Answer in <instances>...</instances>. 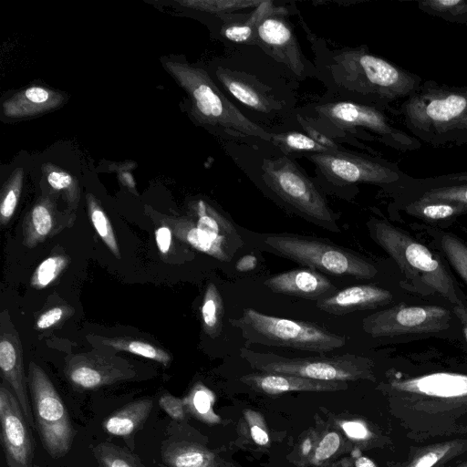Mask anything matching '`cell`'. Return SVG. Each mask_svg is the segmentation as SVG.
Here are the masks:
<instances>
[{
	"instance_id": "ee69618b",
	"label": "cell",
	"mask_w": 467,
	"mask_h": 467,
	"mask_svg": "<svg viewBox=\"0 0 467 467\" xmlns=\"http://www.w3.org/2000/svg\"><path fill=\"white\" fill-rule=\"evenodd\" d=\"M75 309L69 305H57L43 311L36 319L35 328L46 330L57 327L73 316Z\"/></svg>"
},
{
	"instance_id": "cb8c5ba5",
	"label": "cell",
	"mask_w": 467,
	"mask_h": 467,
	"mask_svg": "<svg viewBox=\"0 0 467 467\" xmlns=\"http://www.w3.org/2000/svg\"><path fill=\"white\" fill-rule=\"evenodd\" d=\"M67 100L64 93L42 86L21 89L2 103V113L11 119H26L55 110Z\"/></svg>"
},
{
	"instance_id": "c3c4849f",
	"label": "cell",
	"mask_w": 467,
	"mask_h": 467,
	"mask_svg": "<svg viewBox=\"0 0 467 467\" xmlns=\"http://www.w3.org/2000/svg\"><path fill=\"white\" fill-rule=\"evenodd\" d=\"M319 437L316 430H311L300 441L296 449V467H306V461L314 451Z\"/></svg>"
},
{
	"instance_id": "83f0119b",
	"label": "cell",
	"mask_w": 467,
	"mask_h": 467,
	"mask_svg": "<svg viewBox=\"0 0 467 467\" xmlns=\"http://www.w3.org/2000/svg\"><path fill=\"white\" fill-rule=\"evenodd\" d=\"M404 209L409 214L428 222H448L467 213V205L445 201L411 199Z\"/></svg>"
},
{
	"instance_id": "4fadbf2b",
	"label": "cell",
	"mask_w": 467,
	"mask_h": 467,
	"mask_svg": "<svg viewBox=\"0 0 467 467\" xmlns=\"http://www.w3.org/2000/svg\"><path fill=\"white\" fill-rule=\"evenodd\" d=\"M451 318L442 306L399 305L366 317L362 328L373 337L435 333L447 329Z\"/></svg>"
},
{
	"instance_id": "52a82bcc",
	"label": "cell",
	"mask_w": 467,
	"mask_h": 467,
	"mask_svg": "<svg viewBox=\"0 0 467 467\" xmlns=\"http://www.w3.org/2000/svg\"><path fill=\"white\" fill-rule=\"evenodd\" d=\"M152 221L167 225L173 235L199 252L230 262L244 245L231 218L202 198L189 203L186 215L174 216L147 209Z\"/></svg>"
},
{
	"instance_id": "d590c367",
	"label": "cell",
	"mask_w": 467,
	"mask_h": 467,
	"mask_svg": "<svg viewBox=\"0 0 467 467\" xmlns=\"http://www.w3.org/2000/svg\"><path fill=\"white\" fill-rule=\"evenodd\" d=\"M467 0H423L417 2L425 14L440 17L450 23L465 24L463 13Z\"/></svg>"
},
{
	"instance_id": "44dd1931",
	"label": "cell",
	"mask_w": 467,
	"mask_h": 467,
	"mask_svg": "<svg viewBox=\"0 0 467 467\" xmlns=\"http://www.w3.org/2000/svg\"><path fill=\"white\" fill-rule=\"evenodd\" d=\"M392 294L373 285H357L337 290L317 301V306L328 314L342 316L356 311L374 309L391 302Z\"/></svg>"
},
{
	"instance_id": "bcb514c9",
	"label": "cell",
	"mask_w": 467,
	"mask_h": 467,
	"mask_svg": "<svg viewBox=\"0 0 467 467\" xmlns=\"http://www.w3.org/2000/svg\"><path fill=\"white\" fill-rule=\"evenodd\" d=\"M256 24L248 17L244 23L229 24L223 27V37L229 41L240 44L254 43Z\"/></svg>"
},
{
	"instance_id": "ba28073f",
	"label": "cell",
	"mask_w": 467,
	"mask_h": 467,
	"mask_svg": "<svg viewBox=\"0 0 467 467\" xmlns=\"http://www.w3.org/2000/svg\"><path fill=\"white\" fill-rule=\"evenodd\" d=\"M230 323L250 343L325 353L345 346L347 339L317 324L270 316L251 307Z\"/></svg>"
},
{
	"instance_id": "680465c9",
	"label": "cell",
	"mask_w": 467,
	"mask_h": 467,
	"mask_svg": "<svg viewBox=\"0 0 467 467\" xmlns=\"http://www.w3.org/2000/svg\"><path fill=\"white\" fill-rule=\"evenodd\" d=\"M459 467H467V462H465L464 464L459 466Z\"/></svg>"
},
{
	"instance_id": "4dcf8cb0",
	"label": "cell",
	"mask_w": 467,
	"mask_h": 467,
	"mask_svg": "<svg viewBox=\"0 0 467 467\" xmlns=\"http://www.w3.org/2000/svg\"><path fill=\"white\" fill-rule=\"evenodd\" d=\"M88 213L99 238L104 242L115 257L120 258L119 244L114 234L110 220L103 210L99 200L92 194H86Z\"/></svg>"
},
{
	"instance_id": "7a4b0ae2",
	"label": "cell",
	"mask_w": 467,
	"mask_h": 467,
	"mask_svg": "<svg viewBox=\"0 0 467 467\" xmlns=\"http://www.w3.org/2000/svg\"><path fill=\"white\" fill-rule=\"evenodd\" d=\"M400 117L410 135L433 148L467 144V86L423 80L401 101Z\"/></svg>"
},
{
	"instance_id": "7c38bea8",
	"label": "cell",
	"mask_w": 467,
	"mask_h": 467,
	"mask_svg": "<svg viewBox=\"0 0 467 467\" xmlns=\"http://www.w3.org/2000/svg\"><path fill=\"white\" fill-rule=\"evenodd\" d=\"M27 383L41 442L51 457L61 458L68 452L74 438L67 408L47 374L35 362L29 364Z\"/></svg>"
},
{
	"instance_id": "d6a6232c",
	"label": "cell",
	"mask_w": 467,
	"mask_h": 467,
	"mask_svg": "<svg viewBox=\"0 0 467 467\" xmlns=\"http://www.w3.org/2000/svg\"><path fill=\"white\" fill-rule=\"evenodd\" d=\"M272 144L278 147L284 154L326 152L330 150L317 143L306 133L299 131L273 132Z\"/></svg>"
},
{
	"instance_id": "60d3db41",
	"label": "cell",
	"mask_w": 467,
	"mask_h": 467,
	"mask_svg": "<svg viewBox=\"0 0 467 467\" xmlns=\"http://www.w3.org/2000/svg\"><path fill=\"white\" fill-rule=\"evenodd\" d=\"M440 246L451 265L467 284V244L455 234L445 233L440 238Z\"/></svg>"
},
{
	"instance_id": "74e56055",
	"label": "cell",
	"mask_w": 467,
	"mask_h": 467,
	"mask_svg": "<svg viewBox=\"0 0 467 467\" xmlns=\"http://www.w3.org/2000/svg\"><path fill=\"white\" fill-rule=\"evenodd\" d=\"M409 190H412L411 199L454 202L467 205V182L408 189L406 191Z\"/></svg>"
},
{
	"instance_id": "277c9868",
	"label": "cell",
	"mask_w": 467,
	"mask_h": 467,
	"mask_svg": "<svg viewBox=\"0 0 467 467\" xmlns=\"http://www.w3.org/2000/svg\"><path fill=\"white\" fill-rule=\"evenodd\" d=\"M373 239L396 262L410 289L421 295H440L454 306H464L453 277L439 256L403 230L379 219H372Z\"/></svg>"
},
{
	"instance_id": "5bb4252c",
	"label": "cell",
	"mask_w": 467,
	"mask_h": 467,
	"mask_svg": "<svg viewBox=\"0 0 467 467\" xmlns=\"http://www.w3.org/2000/svg\"><path fill=\"white\" fill-rule=\"evenodd\" d=\"M65 375L78 389H96L136 377L134 366L113 351L94 348L70 355L64 368Z\"/></svg>"
},
{
	"instance_id": "9f6ffc18",
	"label": "cell",
	"mask_w": 467,
	"mask_h": 467,
	"mask_svg": "<svg viewBox=\"0 0 467 467\" xmlns=\"http://www.w3.org/2000/svg\"><path fill=\"white\" fill-rule=\"evenodd\" d=\"M463 13H464V16H465V25H467V3L465 5V6H464Z\"/></svg>"
},
{
	"instance_id": "e575fe53",
	"label": "cell",
	"mask_w": 467,
	"mask_h": 467,
	"mask_svg": "<svg viewBox=\"0 0 467 467\" xmlns=\"http://www.w3.org/2000/svg\"><path fill=\"white\" fill-rule=\"evenodd\" d=\"M213 392L201 383L194 385L188 396L183 399L187 411L207 423L220 421L213 411Z\"/></svg>"
},
{
	"instance_id": "3957f363",
	"label": "cell",
	"mask_w": 467,
	"mask_h": 467,
	"mask_svg": "<svg viewBox=\"0 0 467 467\" xmlns=\"http://www.w3.org/2000/svg\"><path fill=\"white\" fill-rule=\"evenodd\" d=\"M167 72L186 92L191 113L200 124L223 138L272 144L273 132L252 121L219 89L202 67L177 60H163Z\"/></svg>"
},
{
	"instance_id": "6f0895ef",
	"label": "cell",
	"mask_w": 467,
	"mask_h": 467,
	"mask_svg": "<svg viewBox=\"0 0 467 467\" xmlns=\"http://www.w3.org/2000/svg\"><path fill=\"white\" fill-rule=\"evenodd\" d=\"M463 325V333H464V336L466 337V340H467V324H462Z\"/></svg>"
},
{
	"instance_id": "11a10c76",
	"label": "cell",
	"mask_w": 467,
	"mask_h": 467,
	"mask_svg": "<svg viewBox=\"0 0 467 467\" xmlns=\"http://www.w3.org/2000/svg\"><path fill=\"white\" fill-rule=\"evenodd\" d=\"M453 313L459 317L462 324H467V307L454 306Z\"/></svg>"
},
{
	"instance_id": "7bdbcfd3",
	"label": "cell",
	"mask_w": 467,
	"mask_h": 467,
	"mask_svg": "<svg viewBox=\"0 0 467 467\" xmlns=\"http://www.w3.org/2000/svg\"><path fill=\"white\" fill-rule=\"evenodd\" d=\"M243 420L253 442L261 447L270 445V436L264 416L254 410H244Z\"/></svg>"
},
{
	"instance_id": "f5cc1de1",
	"label": "cell",
	"mask_w": 467,
	"mask_h": 467,
	"mask_svg": "<svg viewBox=\"0 0 467 467\" xmlns=\"http://www.w3.org/2000/svg\"><path fill=\"white\" fill-rule=\"evenodd\" d=\"M256 263V258L254 255H244L236 263V269L240 272L250 271L255 267Z\"/></svg>"
},
{
	"instance_id": "b9f144b4",
	"label": "cell",
	"mask_w": 467,
	"mask_h": 467,
	"mask_svg": "<svg viewBox=\"0 0 467 467\" xmlns=\"http://www.w3.org/2000/svg\"><path fill=\"white\" fill-rule=\"evenodd\" d=\"M343 440L341 434L337 431H327L320 435L314 451L308 458L306 467H319L335 456Z\"/></svg>"
},
{
	"instance_id": "5b68a950",
	"label": "cell",
	"mask_w": 467,
	"mask_h": 467,
	"mask_svg": "<svg viewBox=\"0 0 467 467\" xmlns=\"http://www.w3.org/2000/svg\"><path fill=\"white\" fill-rule=\"evenodd\" d=\"M300 114V113H299ZM327 137L337 138L347 132L375 139L400 152L420 148L421 142L398 127L386 111L351 100H332L310 106L300 114Z\"/></svg>"
},
{
	"instance_id": "1f68e13d",
	"label": "cell",
	"mask_w": 467,
	"mask_h": 467,
	"mask_svg": "<svg viewBox=\"0 0 467 467\" xmlns=\"http://www.w3.org/2000/svg\"><path fill=\"white\" fill-rule=\"evenodd\" d=\"M467 448L466 441H451L425 448L405 467H434L437 464L461 453Z\"/></svg>"
},
{
	"instance_id": "30bf717a",
	"label": "cell",
	"mask_w": 467,
	"mask_h": 467,
	"mask_svg": "<svg viewBox=\"0 0 467 467\" xmlns=\"http://www.w3.org/2000/svg\"><path fill=\"white\" fill-rule=\"evenodd\" d=\"M240 357L259 372L293 375L323 381L375 380L373 361L354 354L333 357L285 358L240 348Z\"/></svg>"
},
{
	"instance_id": "d6986e66",
	"label": "cell",
	"mask_w": 467,
	"mask_h": 467,
	"mask_svg": "<svg viewBox=\"0 0 467 467\" xmlns=\"http://www.w3.org/2000/svg\"><path fill=\"white\" fill-rule=\"evenodd\" d=\"M75 211H59L52 196L39 197L26 212L22 222L23 244L31 249L70 228Z\"/></svg>"
},
{
	"instance_id": "ab89813d",
	"label": "cell",
	"mask_w": 467,
	"mask_h": 467,
	"mask_svg": "<svg viewBox=\"0 0 467 467\" xmlns=\"http://www.w3.org/2000/svg\"><path fill=\"white\" fill-rule=\"evenodd\" d=\"M262 2L256 0H184L178 1V4L201 12L223 15L244 8H256Z\"/></svg>"
},
{
	"instance_id": "816d5d0a",
	"label": "cell",
	"mask_w": 467,
	"mask_h": 467,
	"mask_svg": "<svg viewBox=\"0 0 467 467\" xmlns=\"http://www.w3.org/2000/svg\"><path fill=\"white\" fill-rule=\"evenodd\" d=\"M172 232L167 225L161 224L155 231V240L157 244V247L162 254H165L169 252L171 240H172Z\"/></svg>"
},
{
	"instance_id": "603a6c76",
	"label": "cell",
	"mask_w": 467,
	"mask_h": 467,
	"mask_svg": "<svg viewBox=\"0 0 467 467\" xmlns=\"http://www.w3.org/2000/svg\"><path fill=\"white\" fill-rule=\"evenodd\" d=\"M239 380L252 389L267 395H280L292 391L327 392L348 389L342 381H323L293 375L253 372Z\"/></svg>"
},
{
	"instance_id": "8d00e7d4",
	"label": "cell",
	"mask_w": 467,
	"mask_h": 467,
	"mask_svg": "<svg viewBox=\"0 0 467 467\" xmlns=\"http://www.w3.org/2000/svg\"><path fill=\"white\" fill-rule=\"evenodd\" d=\"M70 259L65 254H54L43 260L35 269L30 285L36 289H44L51 285L67 267Z\"/></svg>"
},
{
	"instance_id": "f907efd6",
	"label": "cell",
	"mask_w": 467,
	"mask_h": 467,
	"mask_svg": "<svg viewBox=\"0 0 467 467\" xmlns=\"http://www.w3.org/2000/svg\"><path fill=\"white\" fill-rule=\"evenodd\" d=\"M339 424L347 436L353 440L362 441L368 439L369 436L367 426L361 421L345 420L341 421Z\"/></svg>"
},
{
	"instance_id": "db71d44e",
	"label": "cell",
	"mask_w": 467,
	"mask_h": 467,
	"mask_svg": "<svg viewBox=\"0 0 467 467\" xmlns=\"http://www.w3.org/2000/svg\"><path fill=\"white\" fill-rule=\"evenodd\" d=\"M355 467H378L376 463L368 457L359 456L355 461Z\"/></svg>"
},
{
	"instance_id": "2e32d148",
	"label": "cell",
	"mask_w": 467,
	"mask_h": 467,
	"mask_svg": "<svg viewBox=\"0 0 467 467\" xmlns=\"http://www.w3.org/2000/svg\"><path fill=\"white\" fill-rule=\"evenodd\" d=\"M0 370L3 381L16 397L27 423L35 429L32 404L27 390V376L24 368L22 343L6 309L0 315Z\"/></svg>"
},
{
	"instance_id": "ffe728a7",
	"label": "cell",
	"mask_w": 467,
	"mask_h": 467,
	"mask_svg": "<svg viewBox=\"0 0 467 467\" xmlns=\"http://www.w3.org/2000/svg\"><path fill=\"white\" fill-rule=\"evenodd\" d=\"M272 292L311 300L335 293L337 286L321 272L308 267L296 268L272 275L264 281Z\"/></svg>"
},
{
	"instance_id": "7402d4cb",
	"label": "cell",
	"mask_w": 467,
	"mask_h": 467,
	"mask_svg": "<svg viewBox=\"0 0 467 467\" xmlns=\"http://www.w3.org/2000/svg\"><path fill=\"white\" fill-rule=\"evenodd\" d=\"M390 388L413 396L439 399L467 397V375L453 372H436L416 378L393 379Z\"/></svg>"
},
{
	"instance_id": "8992f818",
	"label": "cell",
	"mask_w": 467,
	"mask_h": 467,
	"mask_svg": "<svg viewBox=\"0 0 467 467\" xmlns=\"http://www.w3.org/2000/svg\"><path fill=\"white\" fill-rule=\"evenodd\" d=\"M260 180L268 192L306 221L339 233L338 214L317 185L285 154L262 158Z\"/></svg>"
},
{
	"instance_id": "9a60e30c",
	"label": "cell",
	"mask_w": 467,
	"mask_h": 467,
	"mask_svg": "<svg viewBox=\"0 0 467 467\" xmlns=\"http://www.w3.org/2000/svg\"><path fill=\"white\" fill-rule=\"evenodd\" d=\"M1 440L7 467H37L30 426L6 383L0 386Z\"/></svg>"
},
{
	"instance_id": "ac0fdd59",
	"label": "cell",
	"mask_w": 467,
	"mask_h": 467,
	"mask_svg": "<svg viewBox=\"0 0 467 467\" xmlns=\"http://www.w3.org/2000/svg\"><path fill=\"white\" fill-rule=\"evenodd\" d=\"M266 15L256 26L254 43L297 77L306 73L305 57L289 23L278 13Z\"/></svg>"
},
{
	"instance_id": "4316f807",
	"label": "cell",
	"mask_w": 467,
	"mask_h": 467,
	"mask_svg": "<svg viewBox=\"0 0 467 467\" xmlns=\"http://www.w3.org/2000/svg\"><path fill=\"white\" fill-rule=\"evenodd\" d=\"M152 407L153 400L150 398L131 401L108 417L103 422V428L109 434L128 436L146 420Z\"/></svg>"
},
{
	"instance_id": "7dc6e473",
	"label": "cell",
	"mask_w": 467,
	"mask_h": 467,
	"mask_svg": "<svg viewBox=\"0 0 467 467\" xmlns=\"http://www.w3.org/2000/svg\"><path fill=\"white\" fill-rule=\"evenodd\" d=\"M159 405L171 419L175 420L186 419L187 410L183 399L165 393L160 398Z\"/></svg>"
},
{
	"instance_id": "836d02e7",
	"label": "cell",
	"mask_w": 467,
	"mask_h": 467,
	"mask_svg": "<svg viewBox=\"0 0 467 467\" xmlns=\"http://www.w3.org/2000/svg\"><path fill=\"white\" fill-rule=\"evenodd\" d=\"M24 181L23 168L12 171L4 183L0 194V223L6 225L13 217L22 192Z\"/></svg>"
},
{
	"instance_id": "484cf974",
	"label": "cell",
	"mask_w": 467,
	"mask_h": 467,
	"mask_svg": "<svg viewBox=\"0 0 467 467\" xmlns=\"http://www.w3.org/2000/svg\"><path fill=\"white\" fill-rule=\"evenodd\" d=\"M87 340L95 348H102L113 352H129L155 360L163 366H168L171 360V355L166 350L146 340L130 337H107L97 335H88Z\"/></svg>"
},
{
	"instance_id": "f6af8a7d",
	"label": "cell",
	"mask_w": 467,
	"mask_h": 467,
	"mask_svg": "<svg viewBox=\"0 0 467 467\" xmlns=\"http://www.w3.org/2000/svg\"><path fill=\"white\" fill-rule=\"evenodd\" d=\"M467 182V171L441 174L433 177L415 179L410 177L405 190L420 189L453 183Z\"/></svg>"
},
{
	"instance_id": "d4e9b609",
	"label": "cell",
	"mask_w": 467,
	"mask_h": 467,
	"mask_svg": "<svg viewBox=\"0 0 467 467\" xmlns=\"http://www.w3.org/2000/svg\"><path fill=\"white\" fill-rule=\"evenodd\" d=\"M168 467H243L202 444L188 441H171L161 451Z\"/></svg>"
},
{
	"instance_id": "9c48e42d",
	"label": "cell",
	"mask_w": 467,
	"mask_h": 467,
	"mask_svg": "<svg viewBox=\"0 0 467 467\" xmlns=\"http://www.w3.org/2000/svg\"><path fill=\"white\" fill-rule=\"evenodd\" d=\"M263 241L271 253L321 273L358 279L378 274L366 258L326 239L282 233L265 234Z\"/></svg>"
},
{
	"instance_id": "681fc988",
	"label": "cell",
	"mask_w": 467,
	"mask_h": 467,
	"mask_svg": "<svg viewBox=\"0 0 467 467\" xmlns=\"http://www.w3.org/2000/svg\"><path fill=\"white\" fill-rule=\"evenodd\" d=\"M296 119L301 127L305 130L306 133L315 140L320 145L326 147L330 150H342L338 144L333 140L324 135L309 122H307L299 113L296 114Z\"/></svg>"
},
{
	"instance_id": "f1b7e54d",
	"label": "cell",
	"mask_w": 467,
	"mask_h": 467,
	"mask_svg": "<svg viewBox=\"0 0 467 467\" xmlns=\"http://www.w3.org/2000/svg\"><path fill=\"white\" fill-rule=\"evenodd\" d=\"M43 175L53 189L67 202L68 209L75 211L80 200V186L78 180L61 167L50 162L42 165Z\"/></svg>"
},
{
	"instance_id": "f546056e",
	"label": "cell",
	"mask_w": 467,
	"mask_h": 467,
	"mask_svg": "<svg viewBox=\"0 0 467 467\" xmlns=\"http://www.w3.org/2000/svg\"><path fill=\"white\" fill-rule=\"evenodd\" d=\"M201 316L204 333L211 338L218 337L223 329L224 307L222 296L213 282L205 288Z\"/></svg>"
},
{
	"instance_id": "f35d334b",
	"label": "cell",
	"mask_w": 467,
	"mask_h": 467,
	"mask_svg": "<svg viewBox=\"0 0 467 467\" xmlns=\"http://www.w3.org/2000/svg\"><path fill=\"white\" fill-rule=\"evenodd\" d=\"M93 451L99 467H143L135 455L112 443H99Z\"/></svg>"
},
{
	"instance_id": "e0dca14e",
	"label": "cell",
	"mask_w": 467,
	"mask_h": 467,
	"mask_svg": "<svg viewBox=\"0 0 467 467\" xmlns=\"http://www.w3.org/2000/svg\"><path fill=\"white\" fill-rule=\"evenodd\" d=\"M214 75L227 92L261 116L275 117L287 110V103L276 97L273 88L252 74L218 66Z\"/></svg>"
},
{
	"instance_id": "8fae6325",
	"label": "cell",
	"mask_w": 467,
	"mask_h": 467,
	"mask_svg": "<svg viewBox=\"0 0 467 467\" xmlns=\"http://www.w3.org/2000/svg\"><path fill=\"white\" fill-rule=\"evenodd\" d=\"M327 181L335 185L369 183L387 190H404L410 179L396 162L340 150L305 155Z\"/></svg>"
},
{
	"instance_id": "6da1fadb",
	"label": "cell",
	"mask_w": 467,
	"mask_h": 467,
	"mask_svg": "<svg viewBox=\"0 0 467 467\" xmlns=\"http://www.w3.org/2000/svg\"><path fill=\"white\" fill-rule=\"evenodd\" d=\"M318 71L338 96L388 111L392 104L414 93L423 79L389 60L370 53L366 46L329 50L317 49Z\"/></svg>"
}]
</instances>
